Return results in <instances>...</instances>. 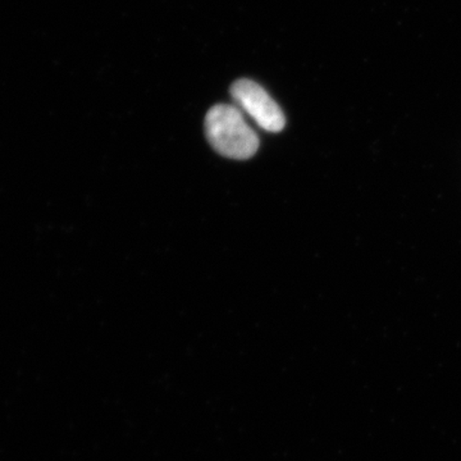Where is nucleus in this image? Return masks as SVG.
<instances>
[{"label": "nucleus", "instance_id": "1", "mask_svg": "<svg viewBox=\"0 0 461 461\" xmlns=\"http://www.w3.org/2000/svg\"><path fill=\"white\" fill-rule=\"evenodd\" d=\"M206 138L221 156L245 160L257 153L259 139L238 107L218 104L205 117Z\"/></svg>", "mask_w": 461, "mask_h": 461}, {"label": "nucleus", "instance_id": "2", "mask_svg": "<svg viewBox=\"0 0 461 461\" xmlns=\"http://www.w3.org/2000/svg\"><path fill=\"white\" fill-rule=\"evenodd\" d=\"M230 95L240 111L250 115L264 131L280 132L286 120L277 103L260 85L251 80H239L230 87Z\"/></svg>", "mask_w": 461, "mask_h": 461}]
</instances>
